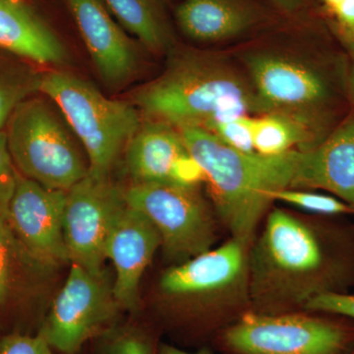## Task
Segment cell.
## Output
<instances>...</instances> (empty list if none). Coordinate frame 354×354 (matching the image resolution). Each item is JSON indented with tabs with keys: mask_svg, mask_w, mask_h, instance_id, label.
<instances>
[{
	"mask_svg": "<svg viewBox=\"0 0 354 354\" xmlns=\"http://www.w3.org/2000/svg\"><path fill=\"white\" fill-rule=\"evenodd\" d=\"M271 1L281 12L292 14L297 13L301 8L304 0H271Z\"/></svg>",
	"mask_w": 354,
	"mask_h": 354,
	"instance_id": "29",
	"label": "cell"
},
{
	"mask_svg": "<svg viewBox=\"0 0 354 354\" xmlns=\"http://www.w3.org/2000/svg\"><path fill=\"white\" fill-rule=\"evenodd\" d=\"M7 145L21 176L48 189L68 191L88 174V165L48 104L30 97L7 122Z\"/></svg>",
	"mask_w": 354,
	"mask_h": 354,
	"instance_id": "7",
	"label": "cell"
},
{
	"mask_svg": "<svg viewBox=\"0 0 354 354\" xmlns=\"http://www.w3.org/2000/svg\"><path fill=\"white\" fill-rule=\"evenodd\" d=\"M337 22L351 41H354V0H342L332 11Z\"/></svg>",
	"mask_w": 354,
	"mask_h": 354,
	"instance_id": "28",
	"label": "cell"
},
{
	"mask_svg": "<svg viewBox=\"0 0 354 354\" xmlns=\"http://www.w3.org/2000/svg\"><path fill=\"white\" fill-rule=\"evenodd\" d=\"M19 174L9 152L6 133L0 130V215L6 216Z\"/></svg>",
	"mask_w": 354,
	"mask_h": 354,
	"instance_id": "26",
	"label": "cell"
},
{
	"mask_svg": "<svg viewBox=\"0 0 354 354\" xmlns=\"http://www.w3.org/2000/svg\"><path fill=\"white\" fill-rule=\"evenodd\" d=\"M125 151L134 183H171L177 164L188 153L179 130L151 120L141 124Z\"/></svg>",
	"mask_w": 354,
	"mask_h": 354,
	"instance_id": "17",
	"label": "cell"
},
{
	"mask_svg": "<svg viewBox=\"0 0 354 354\" xmlns=\"http://www.w3.org/2000/svg\"><path fill=\"white\" fill-rule=\"evenodd\" d=\"M66 196L67 191L48 189L19 174L4 216L26 249L46 268L69 262L64 234Z\"/></svg>",
	"mask_w": 354,
	"mask_h": 354,
	"instance_id": "12",
	"label": "cell"
},
{
	"mask_svg": "<svg viewBox=\"0 0 354 354\" xmlns=\"http://www.w3.org/2000/svg\"><path fill=\"white\" fill-rule=\"evenodd\" d=\"M259 20L246 0H184L176 21L185 36L200 43H216L239 36Z\"/></svg>",
	"mask_w": 354,
	"mask_h": 354,
	"instance_id": "18",
	"label": "cell"
},
{
	"mask_svg": "<svg viewBox=\"0 0 354 354\" xmlns=\"http://www.w3.org/2000/svg\"><path fill=\"white\" fill-rule=\"evenodd\" d=\"M120 308L113 286L104 276H95L71 264L68 277L38 334L60 354H78L84 346L114 325Z\"/></svg>",
	"mask_w": 354,
	"mask_h": 354,
	"instance_id": "10",
	"label": "cell"
},
{
	"mask_svg": "<svg viewBox=\"0 0 354 354\" xmlns=\"http://www.w3.org/2000/svg\"><path fill=\"white\" fill-rule=\"evenodd\" d=\"M249 246L232 237L218 248L174 265L160 278L165 297L190 305L185 323L197 334L216 339L250 308Z\"/></svg>",
	"mask_w": 354,
	"mask_h": 354,
	"instance_id": "4",
	"label": "cell"
},
{
	"mask_svg": "<svg viewBox=\"0 0 354 354\" xmlns=\"http://www.w3.org/2000/svg\"><path fill=\"white\" fill-rule=\"evenodd\" d=\"M353 43H354V41H353Z\"/></svg>",
	"mask_w": 354,
	"mask_h": 354,
	"instance_id": "34",
	"label": "cell"
},
{
	"mask_svg": "<svg viewBox=\"0 0 354 354\" xmlns=\"http://www.w3.org/2000/svg\"><path fill=\"white\" fill-rule=\"evenodd\" d=\"M25 62L12 64L0 55V130L6 129L18 104L37 92L38 74H32Z\"/></svg>",
	"mask_w": 354,
	"mask_h": 354,
	"instance_id": "21",
	"label": "cell"
},
{
	"mask_svg": "<svg viewBox=\"0 0 354 354\" xmlns=\"http://www.w3.org/2000/svg\"><path fill=\"white\" fill-rule=\"evenodd\" d=\"M272 201L292 205L315 216H354V209L333 195L310 192L304 189H283L272 195Z\"/></svg>",
	"mask_w": 354,
	"mask_h": 354,
	"instance_id": "23",
	"label": "cell"
},
{
	"mask_svg": "<svg viewBox=\"0 0 354 354\" xmlns=\"http://www.w3.org/2000/svg\"><path fill=\"white\" fill-rule=\"evenodd\" d=\"M348 88L349 95H351V100H353L354 104V57L348 69Z\"/></svg>",
	"mask_w": 354,
	"mask_h": 354,
	"instance_id": "31",
	"label": "cell"
},
{
	"mask_svg": "<svg viewBox=\"0 0 354 354\" xmlns=\"http://www.w3.org/2000/svg\"><path fill=\"white\" fill-rule=\"evenodd\" d=\"M335 218L272 209L249 246L250 311H302L319 295L354 288V225Z\"/></svg>",
	"mask_w": 354,
	"mask_h": 354,
	"instance_id": "1",
	"label": "cell"
},
{
	"mask_svg": "<svg viewBox=\"0 0 354 354\" xmlns=\"http://www.w3.org/2000/svg\"><path fill=\"white\" fill-rule=\"evenodd\" d=\"M348 354H354V348L351 349V353H349Z\"/></svg>",
	"mask_w": 354,
	"mask_h": 354,
	"instance_id": "33",
	"label": "cell"
},
{
	"mask_svg": "<svg viewBox=\"0 0 354 354\" xmlns=\"http://www.w3.org/2000/svg\"><path fill=\"white\" fill-rule=\"evenodd\" d=\"M37 92L55 102L87 152L88 174L109 177L116 160L141 127L138 111L108 99L83 79L60 71L39 73Z\"/></svg>",
	"mask_w": 354,
	"mask_h": 354,
	"instance_id": "5",
	"label": "cell"
},
{
	"mask_svg": "<svg viewBox=\"0 0 354 354\" xmlns=\"http://www.w3.org/2000/svg\"><path fill=\"white\" fill-rule=\"evenodd\" d=\"M125 206V189L109 177L88 174L67 191L64 234L71 264L104 276L106 242Z\"/></svg>",
	"mask_w": 354,
	"mask_h": 354,
	"instance_id": "11",
	"label": "cell"
},
{
	"mask_svg": "<svg viewBox=\"0 0 354 354\" xmlns=\"http://www.w3.org/2000/svg\"><path fill=\"white\" fill-rule=\"evenodd\" d=\"M95 69L104 82L120 86L138 68V53L102 0H65Z\"/></svg>",
	"mask_w": 354,
	"mask_h": 354,
	"instance_id": "14",
	"label": "cell"
},
{
	"mask_svg": "<svg viewBox=\"0 0 354 354\" xmlns=\"http://www.w3.org/2000/svg\"><path fill=\"white\" fill-rule=\"evenodd\" d=\"M305 311L335 314L354 320V295L327 293L319 295L305 305Z\"/></svg>",
	"mask_w": 354,
	"mask_h": 354,
	"instance_id": "27",
	"label": "cell"
},
{
	"mask_svg": "<svg viewBox=\"0 0 354 354\" xmlns=\"http://www.w3.org/2000/svg\"><path fill=\"white\" fill-rule=\"evenodd\" d=\"M160 246L162 239L152 223L127 203L106 247V259L115 270L113 292L120 308L130 312L138 308L140 281Z\"/></svg>",
	"mask_w": 354,
	"mask_h": 354,
	"instance_id": "13",
	"label": "cell"
},
{
	"mask_svg": "<svg viewBox=\"0 0 354 354\" xmlns=\"http://www.w3.org/2000/svg\"><path fill=\"white\" fill-rule=\"evenodd\" d=\"M0 50L29 64H64L66 48L26 0H0Z\"/></svg>",
	"mask_w": 354,
	"mask_h": 354,
	"instance_id": "16",
	"label": "cell"
},
{
	"mask_svg": "<svg viewBox=\"0 0 354 354\" xmlns=\"http://www.w3.org/2000/svg\"><path fill=\"white\" fill-rule=\"evenodd\" d=\"M135 104L151 121L177 130L249 113H264L250 80L221 58L186 53L140 88Z\"/></svg>",
	"mask_w": 354,
	"mask_h": 354,
	"instance_id": "3",
	"label": "cell"
},
{
	"mask_svg": "<svg viewBox=\"0 0 354 354\" xmlns=\"http://www.w3.org/2000/svg\"><path fill=\"white\" fill-rule=\"evenodd\" d=\"M102 2L148 50L158 53L167 46L169 35L153 0H102Z\"/></svg>",
	"mask_w": 354,
	"mask_h": 354,
	"instance_id": "20",
	"label": "cell"
},
{
	"mask_svg": "<svg viewBox=\"0 0 354 354\" xmlns=\"http://www.w3.org/2000/svg\"><path fill=\"white\" fill-rule=\"evenodd\" d=\"M293 189H323L354 209V113L320 144L302 150Z\"/></svg>",
	"mask_w": 354,
	"mask_h": 354,
	"instance_id": "15",
	"label": "cell"
},
{
	"mask_svg": "<svg viewBox=\"0 0 354 354\" xmlns=\"http://www.w3.org/2000/svg\"><path fill=\"white\" fill-rule=\"evenodd\" d=\"M158 354H209L207 351H201L199 353H188V351H183V349L176 348L172 344H165L160 342L158 346Z\"/></svg>",
	"mask_w": 354,
	"mask_h": 354,
	"instance_id": "30",
	"label": "cell"
},
{
	"mask_svg": "<svg viewBox=\"0 0 354 354\" xmlns=\"http://www.w3.org/2000/svg\"><path fill=\"white\" fill-rule=\"evenodd\" d=\"M125 201L152 223L165 258L174 265L211 250L215 243V220L196 187L133 183L125 189Z\"/></svg>",
	"mask_w": 354,
	"mask_h": 354,
	"instance_id": "8",
	"label": "cell"
},
{
	"mask_svg": "<svg viewBox=\"0 0 354 354\" xmlns=\"http://www.w3.org/2000/svg\"><path fill=\"white\" fill-rule=\"evenodd\" d=\"M188 153L204 171L216 212L232 237L252 236L277 191L293 189L302 150L279 156L242 153L199 127L179 130Z\"/></svg>",
	"mask_w": 354,
	"mask_h": 354,
	"instance_id": "2",
	"label": "cell"
},
{
	"mask_svg": "<svg viewBox=\"0 0 354 354\" xmlns=\"http://www.w3.org/2000/svg\"><path fill=\"white\" fill-rule=\"evenodd\" d=\"M95 339V354H158L160 344L152 332L139 326L114 324Z\"/></svg>",
	"mask_w": 354,
	"mask_h": 354,
	"instance_id": "22",
	"label": "cell"
},
{
	"mask_svg": "<svg viewBox=\"0 0 354 354\" xmlns=\"http://www.w3.org/2000/svg\"><path fill=\"white\" fill-rule=\"evenodd\" d=\"M215 341L225 354H348L354 348V320L305 310H248Z\"/></svg>",
	"mask_w": 354,
	"mask_h": 354,
	"instance_id": "6",
	"label": "cell"
},
{
	"mask_svg": "<svg viewBox=\"0 0 354 354\" xmlns=\"http://www.w3.org/2000/svg\"><path fill=\"white\" fill-rule=\"evenodd\" d=\"M255 118L249 114L218 121L208 131L223 144L242 153H256L254 150L253 127Z\"/></svg>",
	"mask_w": 354,
	"mask_h": 354,
	"instance_id": "24",
	"label": "cell"
},
{
	"mask_svg": "<svg viewBox=\"0 0 354 354\" xmlns=\"http://www.w3.org/2000/svg\"><path fill=\"white\" fill-rule=\"evenodd\" d=\"M342 0H323L324 3H325V6L328 7V8L330 9V12H332L333 10L339 6V3Z\"/></svg>",
	"mask_w": 354,
	"mask_h": 354,
	"instance_id": "32",
	"label": "cell"
},
{
	"mask_svg": "<svg viewBox=\"0 0 354 354\" xmlns=\"http://www.w3.org/2000/svg\"><path fill=\"white\" fill-rule=\"evenodd\" d=\"M244 64L263 113L326 127L324 115L333 91L320 69L301 58L269 50L248 53Z\"/></svg>",
	"mask_w": 354,
	"mask_h": 354,
	"instance_id": "9",
	"label": "cell"
},
{
	"mask_svg": "<svg viewBox=\"0 0 354 354\" xmlns=\"http://www.w3.org/2000/svg\"><path fill=\"white\" fill-rule=\"evenodd\" d=\"M0 354H60L38 333L10 332L0 337Z\"/></svg>",
	"mask_w": 354,
	"mask_h": 354,
	"instance_id": "25",
	"label": "cell"
},
{
	"mask_svg": "<svg viewBox=\"0 0 354 354\" xmlns=\"http://www.w3.org/2000/svg\"><path fill=\"white\" fill-rule=\"evenodd\" d=\"M48 269L32 257L0 215V314L22 304Z\"/></svg>",
	"mask_w": 354,
	"mask_h": 354,
	"instance_id": "19",
	"label": "cell"
}]
</instances>
